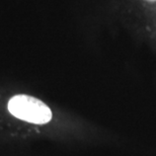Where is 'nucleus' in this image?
I'll return each mask as SVG.
<instances>
[{
    "label": "nucleus",
    "instance_id": "f257e3e1",
    "mask_svg": "<svg viewBox=\"0 0 156 156\" xmlns=\"http://www.w3.org/2000/svg\"><path fill=\"white\" fill-rule=\"evenodd\" d=\"M8 110L14 117L33 124H46L52 119L48 105L29 95L13 96L8 102Z\"/></svg>",
    "mask_w": 156,
    "mask_h": 156
}]
</instances>
